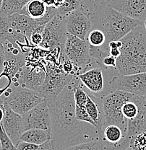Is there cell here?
I'll use <instances>...</instances> for the list:
<instances>
[{
    "label": "cell",
    "mask_w": 146,
    "mask_h": 150,
    "mask_svg": "<svg viewBox=\"0 0 146 150\" xmlns=\"http://www.w3.org/2000/svg\"><path fill=\"white\" fill-rule=\"evenodd\" d=\"M121 41L120 56L117 60L119 74L146 72V30L142 25L129 33Z\"/></svg>",
    "instance_id": "obj_3"
},
{
    "label": "cell",
    "mask_w": 146,
    "mask_h": 150,
    "mask_svg": "<svg viewBox=\"0 0 146 150\" xmlns=\"http://www.w3.org/2000/svg\"><path fill=\"white\" fill-rule=\"evenodd\" d=\"M64 1V0H56V3H55V5L54 7H56V8H57L58 7H59V5H60L61 4H62V2Z\"/></svg>",
    "instance_id": "obj_37"
},
{
    "label": "cell",
    "mask_w": 146,
    "mask_h": 150,
    "mask_svg": "<svg viewBox=\"0 0 146 150\" xmlns=\"http://www.w3.org/2000/svg\"><path fill=\"white\" fill-rule=\"evenodd\" d=\"M6 41L18 46L10 27L9 16L0 12V42L4 43Z\"/></svg>",
    "instance_id": "obj_20"
},
{
    "label": "cell",
    "mask_w": 146,
    "mask_h": 150,
    "mask_svg": "<svg viewBox=\"0 0 146 150\" xmlns=\"http://www.w3.org/2000/svg\"><path fill=\"white\" fill-rule=\"evenodd\" d=\"M0 107L4 110V118L1 121V125L14 144L17 146L23 133V115L14 111L1 98Z\"/></svg>",
    "instance_id": "obj_13"
},
{
    "label": "cell",
    "mask_w": 146,
    "mask_h": 150,
    "mask_svg": "<svg viewBox=\"0 0 146 150\" xmlns=\"http://www.w3.org/2000/svg\"><path fill=\"white\" fill-rule=\"evenodd\" d=\"M45 26L38 27L33 32L31 35V38H30V42L31 44L36 46H40L43 40V31L44 30Z\"/></svg>",
    "instance_id": "obj_29"
},
{
    "label": "cell",
    "mask_w": 146,
    "mask_h": 150,
    "mask_svg": "<svg viewBox=\"0 0 146 150\" xmlns=\"http://www.w3.org/2000/svg\"><path fill=\"white\" fill-rule=\"evenodd\" d=\"M2 1H3V0H0V8H1V4H2Z\"/></svg>",
    "instance_id": "obj_40"
},
{
    "label": "cell",
    "mask_w": 146,
    "mask_h": 150,
    "mask_svg": "<svg viewBox=\"0 0 146 150\" xmlns=\"http://www.w3.org/2000/svg\"><path fill=\"white\" fill-rule=\"evenodd\" d=\"M118 12L138 21L146 19V0H106Z\"/></svg>",
    "instance_id": "obj_14"
},
{
    "label": "cell",
    "mask_w": 146,
    "mask_h": 150,
    "mask_svg": "<svg viewBox=\"0 0 146 150\" xmlns=\"http://www.w3.org/2000/svg\"><path fill=\"white\" fill-rule=\"evenodd\" d=\"M5 60V49L1 42H0V74L4 69V62Z\"/></svg>",
    "instance_id": "obj_33"
},
{
    "label": "cell",
    "mask_w": 146,
    "mask_h": 150,
    "mask_svg": "<svg viewBox=\"0 0 146 150\" xmlns=\"http://www.w3.org/2000/svg\"><path fill=\"white\" fill-rule=\"evenodd\" d=\"M3 118H4V110L1 107H0V123L2 121Z\"/></svg>",
    "instance_id": "obj_36"
},
{
    "label": "cell",
    "mask_w": 146,
    "mask_h": 150,
    "mask_svg": "<svg viewBox=\"0 0 146 150\" xmlns=\"http://www.w3.org/2000/svg\"><path fill=\"white\" fill-rule=\"evenodd\" d=\"M63 55L71 61L75 67L77 75L80 74L91 62L89 52V44L87 40L67 33Z\"/></svg>",
    "instance_id": "obj_7"
},
{
    "label": "cell",
    "mask_w": 146,
    "mask_h": 150,
    "mask_svg": "<svg viewBox=\"0 0 146 150\" xmlns=\"http://www.w3.org/2000/svg\"><path fill=\"white\" fill-rule=\"evenodd\" d=\"M29 1L30 0H3L0 12L7 16L20 13Z\"/></svg>",
    "instance_id": "obj_21"
},
{
    "label": "cell",
    "mask_w": 146,
    "mask_h": 150,
    "mask_svg": "<svg viewBox=\"0 0 146 150\" xmlns=\"http://www.w3.org/2000/svg\"><path fill=\"white\" fill-rule=\"evenodd\" d=\"M47 7L43 0H30L20 13L33 19H38L46 14Z\"/></svg>",
    "instance_id": "obj_19"
},
{
    "label": "cell",
    "mask_w": 146,
    "mask_h": 150,
    "mask_svg": "<svg viewBox=\"0 0 146 150\" xmlns=\"http://www.w3.org/2000/svg\"><path fill=\"white\" fill-rule=\"evenodd\" d=\"M89 16L93 23V28L100 30L106 35L104 46L98 47V49L108 55H109L108 48L109 42L121 40L135 28L142 25L141 22L113 9L106 0L95 7L92 13L89 12Z\"/></svg>",
    "instance_id": "obj_2"
},
{
    "label": "cell",
    "mask_w": 146,
    "mask_h": 150,
    "mask_svg": "<svg viewBox=\"0 0 146 150\" xmlns=\"http://www.w3.org/2000/svg\"><path fill=\"white\" fill-rule=\"evenodd\" d=\"M83 5L82 1L80 0H64L57 7L58 15H66L73 11L79 9Z\"/></svg>",
    "instance_id": "obj_24"
},
{
    "label": "cell",
    "mask_w": 146,
    "mask_h": 150,
    "mask_svg": "<svg viewBox=\"0 0 146 150\" xmlns=\"http://www.w3.org/2000/svg\"><path fill=\"white\" fill-rule=\"evenodd\" d=\"M61 60H62V69L67 74H70L75 75V69L73 64L71 61L69 60L67 58H66L63 54L61 56Z\"/></svg>",
    "instance_id": "obj_30"
},
{
    "label": "cell",
    "mask_w": 146,
    "mask_h": 150,
    "mask_svg": "<svg viewBox=\"0 0 146 150\" xmlns=\"http://www.w3.org/2000/svg\"><path fill=\"white\" fill-rule=\"evenodd\" d=\"M133 95L121 90H112L106 96L100 98L104 125L115 124L127 131V120L122 113L124 103L132 98Z\"/></svg>",
    "instance_id": "obj_4"
},
{
    "label": "cell",
    "mask_w": 146,
    "mask_h": 150,
    "mask_svg": "<svg viewBox=\"0 0 146 150\" xmlns=\"http://www.w3.org/2000/svg\"><path fill=\"white\" fill-rule=\"evenodd\" d=\"M130 146L135 150H146V131L133 137Z\"/></svg>",
    "instance_id": "obj_26"
},
{
    "label": "cell",
    "mask_w": 146,
    "mask_h": 150,
    "mask_svg": "<svg viewBox=\"0 0 146 150\" xmlns=\"http://www.w3.org/2000/svg\"><path fill=\"white\" fill-rule=\"evenodd\" d=\"M117 59L114 56L108 55L105 56L99 62L97 63L98 67L101 69H117Z\"/></svg>",
    "instance_id": "obj_28"
},
{
    "label": "cell",
    "mask_w": 146,
    "mask_h": 150,
    "mask_svg": "<svg viewBox=\"0 0 146 150\" xmlns=\"http://www.w3.org/2000/svg\"><path fill=\"white\" fill-rule=\"evenodd\" d=\"M75 114H76V118L78 121L90 123L95 128V123L86 111L85 106H78L75 105Z\"/></svg>",
    "instance_id": "obj_27"
},
{
    "label": "cell",
    "mask_w": 146,
    "mask_h": 150,
    "mask_svg": "<svg viewBox=\"0 0 146 150\" xmlns=\"http://www.w3.org/2000/svg\"><path fill=\"white\" fill-rule=\"evenodd\" d=\"M65 15H57L45 26L43 40L39 46L52 53L56 58L62 56L67 40Z\"/></svg>",
    "instance_id": "obj_5"
},
{
    "label": "cell",
    "mask_w": 146,
    "mask_h": 150,
    "mask_svg": "<svg viewBox=\"0 0 146 150\" xmlns=\"http://www.w3.org/2000/svg\"><path fill=\"white\" fill-rule=\"evenodd\" d=\"M17 149L18 150H39L40 146L35 144L29 143V142L20 141L17 145Z\"/></svg>",
    "instance_id": "obj_31"
},
{
    "label": "cell",
    "mask_w": 146,
    "mask_h": 150,
    "mask_svg": "<svg viewBox=\"0 0 146 150\" xmlns=\"http://www.w3.org/2000/svg\"><path fill=\"white\" fill-rule=\"evenodd\" d=\"M60 150H108V149L101 140L96 139L74 145Z\"/></svg>",
    "instance_id": "obj_23"
},
{
    "label": "cell",
    "mask_w": 146,
    "mask_h": 150,
    "mask_svg": "<svg viewBox=\"0 0 146 150\" xmlns=\"http://www.w3.org/2000/svg\"><path fill=\"white\" fill-rule=\"evenodd\" d=\"M44 81L37 90L45 100H54L62 93L64 87L73 79L74 75L67 74L62 69L47 65Z\"/></svg>",
    "instance_id": "obj_8"
},
{
    "label": "cell",
    "mask_w": 146,
    "mask_h": 150,
    "mask_svg": "<svg viewBox=\"0 0 146 150\" xmlns=\"http://www.w3.org/2000/svg\"><path fill=\"white\" fill-rule=\"evenodd\" d=\"M16 150H18V149H16Z\"/></svg>",
    "instance_id": "obj_42"
},
{
    "label": "cell",
    "mask_w": 146,
    "mask_h": 150,
    "mask_svg": "<svg viewBox=\"0 0 146 150\" xmlns=\"http://www.w3.org/2000/svg\"><path fill=\"white\" fill-rule=\"evenodd\" d=\"M109 55L114 56V58L117 59L120 56V48L118 47H114V48H109Z\"/></svg>",
    "instance_id": "obj_34"
},
{
    "label": "cell",
    "mask_w": 146,
    "mask_h": 150,
    "mask_svg": "<svg viewBox=\"0 0 146 150\" xmlns=\"http://www.w3.org/2000/svg\"><path fill=\"white\" fill-rule=\"evenodd\" d=\"M39 150H56L55 147L54 139H49L41 145H40Z\"/></svg>",
    "instance_id": "obj_32"
},
{
    "label": "cell",
    "mask_w": 146,
    "mask_h": 150,
    "mask_svg": "<svg viewBox=\"0 0 146 150\" xmlns=\"http://www.w3.org/2000/svg\"><path fill=\"white\" fill-rule=\"evenodd\" d=\"M139 112L132 120L127 121V137L131 139L133 137L146 131V98L138 96Z\"/></svg>",
    "instance_id": "obj_16"
},
{
    "label": "cell",
    "mask_w": 146,
    "mask_h": 150,
    "mask_svg": "<svg viewBox=\"0 0 146 150\" xmlns=\"http://www.w3.org/2000/svg\"><path fill=\"white\" fill-rule=\"evenodd\" d=\"M66 29L67 33L86 40L88 33L93 28L89 12H86L84 6L65 15Z\"/></svg>",
    "instance_id": "obj_10"
},
{
    "label": "cell",
    "mask_w": 146,
    "mask_h": 150,
    "mask_svg": "<svg viewBox=\"0 0 146 150\" xmlns=\"http://www.w3.org/2000/svg\"><path fill=\"white\" fill-rule=\"evenodd\" d=\"M0 98H2L14 111L20 115H23L45 101L44 98L38 92L21 86L12 85V87H9Z\"/></svg>",
    "instance_id": "obj_6"
},
{
    "label": "cell",
    "mask_w": 146,
    "mask_h": 150,
    "mask_svg": "<svg viewBox=\"0 0 146 150\" xmlns=\"http://www.w3.org/2000/svg\"><path fill=\"white\" fill-rule=\"evenodd\" d=\"M125 150H135V149H133V148H132V147H130V146H129V147L127 148V149H125Z\"/></svg>",
    "instance_id": "obj_39"
},
{
    "label": "cell",
    "mask_w": 146,
    "mask_h": 150,
    "mask_svg": "<svg viewBox=\"0 0 146 150\" xmlns=\"http://www.w3.org/2000/svg\"><path fill=\"white\" fill-rule=\"evenodd\" d=\"M142 26H143L144 28H145V30H146V19L143 22H142Z\"/></svg>",
    "instance_id": "obj_38"
},
{
    "label": "cell",
    "mask_w": 146,
    "mask_h": 150,
    "mask_svg": "<svg viewBox=\"0 0 146 150\" xmlns=\"http://www.w3.org/2000/svg\"><path fill=\"white\" fill-rule=\"evenodd\" d=\"M84 87L92 94L100 93L104 87V79L100 67L93 68L77 75Z\"/></svg>",
    "instance_id": "obj_15"
},
{
    "label": "cell",
    "mask_w": 146,
    "mask_h": 150,
    "mask_svg": "<svg viewBox=\"0 0 146 150\" xmlns=\"http://www.w3.org/2000/svg\"><path fill=\"white\" fill-rule=\"evenodd\" d=\"M22 115L23 132L32 129L51 130V115L46 100Z\"/></svg>",
    "instance_id": "obj_11"
},
{
    "label": "cell",
    "mask_w": 146,
    "mask_h": 150,
    "mask_svg": "<svg viewBox=\"0 0 146 150\" xmlns=\"http://www.w3.org/2000/svg\"><path fill=\"white\" fill-rule=\"evenodd\" d=\"M74 86L75 75L55 99L46 100L51 115V137L56 150L100 138L98 131L93 125L76 118Z\"/></svg>",
    "instance_id": "obj_1"
},
{
    "label": "cell",
    "mask_w": 146,
    "mask_h": 150,
    "mask_svg": "<svg viewBox=\"0 0 146 150\" xmlns=\"http://www.w3.org/2000/svg\"><path fill=\"white\" fill-rule=\"evenodd\" d=\"M0 146L1 150H16L17 147L4 131L1 122L0 123Z\"/></svg>",
    "instance_id": "obj_25"
},
{
    "label": "cell",
    "mask_w": 146,
    "mask_h": 150,
    "mask_svg": "<svg viewBox=\"0 0 146 150\" xmlns=\"http://www.w3.org/2000/svg\"><path fill=\"white\" fill-rule=\"evenodd\" d=\"M0 150H1V146H0Z\"/></svg>",
    "instance_id": "obj_41"
},
{
    "label": "cell",
    "mask_w": 146,
    "mask_h": 150,
    "mask_svg": "<svg viewBox=\"0 0 146 150\" xmlns=\"http://www.w3.org/2000/svg\"><path fill=\"white\" fill-rule=\"evenodd\" d=\"M46 70L43 66L30 67L25 64L12 79V85L21 86L37 91L46 77Z\"/></svg>",
    "instance_id": "obj_12"
},
{
    "label": "cell",
    "mask_w": 146,
    "mask_h": 150,
    "mask_svg": "<svg viewBox=\"0 0 146 150\" xmlns=\"http://www.w3.org/2000/svg\"><path fill=\"white\" fill-rule=\"evenodd\" d=\"M49 139H52L51 130L38 129H32L24 131L20 137V141L35 144L39 146Z\"/></svg>",
    "instance_id": "obj_18"
},
{
    "label": "cell",
    "mask_w": 146,
    "mask_h": 150,
    "mask_svg": "<svg viewBox=\"0 0 146 150\" xmlns=\"http://www.w3.org/2000/svg\"><path fill=\"white\" fill-rule=\"evenodd\" d=\"M86 40L88 43L89 46L98 48L104 46L106 43V35L100 30L93 28L88 34Z\"/></svg>",
    "instance_id": "obj_22"
},
{
    "label": "cell",
    "mask_w": 146,
    "mask_h": 150,
    "mask_svg": "<svg viewBox=\"0 0 146 150\" xmlns=\"http://www.w3.org/2000/svg\"><path fill=\"white\" fill-rule=\"evenodd\" d=\"M87 102L85 105V108L88 115L95 123V129L100 134L104 124V118H103V110H102L100 98H96L91 93H88ZM100 139V138H99Z\"/></svg>",
    "instance_id": "obj_17"
},
{
    "label": "cell",
    "mask_w": 146,
    "mask_h": 150,
    "mask_svg": "<svg viewBox=\"0 0 146 150\" xmlns=\"http://www.w3.org/2000/svg\"><path fill=\"white\" fill-rule=\"evenodd\" d=\"M112 90H121L146 98V72L114 76L109 83Z\"/></svg>",
    "instance_id": "obj_9"
},
{
    "label": "cell",
    "mask_w": 146,
    "mask_h": 150,
    "mask_svg": "<svg viewBox=\"0 0 146 150\" xmlns=\"http://www.w3.org/2000/svg\"><path fill=\"white\" fill-rule=\"evenodd\" d=\"M45 4H46L47 7H51V6H54L55 3H56V0H43Z\"/></svg>",
    "instance_id": "obj_35"
}]
</instances>
